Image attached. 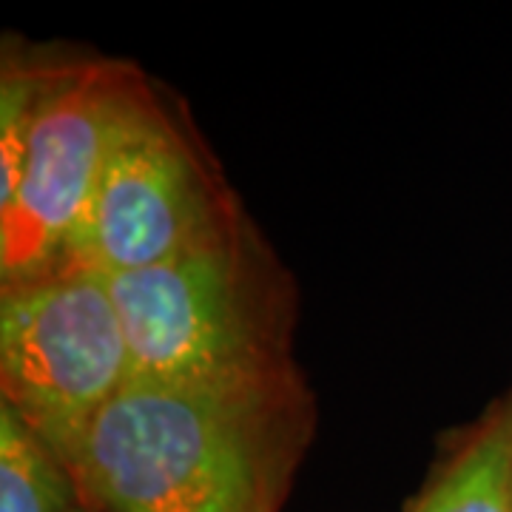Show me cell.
I'll list each match as a JSON object with an SVG mask.
<instances>
[{
	"instance_id": "obj_1",
	"label": "cell",
	"mask_w": 512,
	"mask_h": 512,
	"mask_svg": "<svg viewBox=\"0 0 512 512\" xmlns=\"http://www.w3.org/2000/svg\"><path fill=\"white\" fill-rule=\"evenodd\" d=\"M311 436L296 367L220 384L128 382L69 473L92 512H279Z\"/></svg>"
},
{
	"instance_id": "obj_2",
	"label": "cell",
	"mask_w": 512,
	"mask_h": 512,
	"mask_svg": "<svg viewBox=\"0 0 512 512\" xmlns=\"http://www.w3.org/2000/svg\"><path fill=\"white\" fill-rule=\"evenodd\" d=\"M106 282L126 333L131 382L220 384L293 367L288 282L245 220Z\"/></svg>"
},
{
	"instance_id": "obj_3",
	"label": "cell",
	"mask_w": 512,
	"mask_h": 512,
	"mask_svg": "<svg viewBox=\"0 0 512 512\" xmlns=\"http://www.w3.org/2000/svg\"><path fill=\"white\" fill-rule=\"evenodd\" d=\"M128 382L126 333L100 271L60 265L0 288V404L66 467Z\"/></svg>"
},
{
	"instance_id": "obj_4",
	"label": "cell",
	"mask_w": 512,
	"mask_h": 512,
	"mask_svg": "<svg viewBox=\"0 0 512 512\" xmlns=\"http://www.w3.org/2000/svg\"><path fill=\"white\" fill-rule=\"evenodd\" d=\"M242 220L194 134L151 94L128 106L69 265L103 276L151 268Z\"/></svg>"
},
{
	"instance_id": "obj_5",
	"label": "cell",
	"mask_w": 512,
	"mask_h": 512,
	"mask_svg": "<svg viewBox=\"0 0 512 512\" xmlns=\"http://www.w3.org/2000/svg\"><path fill=\"white\" fill-rule=\"evenodd\" d=\"M146 77L106 57L55 55L15 194L0 205V282L69 265L111 140Z\"/></svg>"
},
{
	"instance_id": "obj_6",
	"label": "cell",
	"mask_w": 512,
	"mask_h": 512,
	"mask_svg": "<svg viewBox=\"0 0 512 512\" xmlns=\"http://www.w3.org/2000/svg\"><path fill=\"white\" fill-rule=\"evenodd\" d=\"M407 512H512V461L501 407L473 427Z\"/></svg>"
},
{
	"instance_id": "obj_7",
	"label": "cell",
	"mask_w": 512,
	"mask_h": 512,
	"mask_svg": "<svg viewBox=\"0 0 512 512\" xmlns=\"http://www.w3.org/2000/svg\"><path fill=\"white\" fill-rule=\"evenodd\" d=\"M80 507L69 467L0 404V512H72Z\"/></svg>"
},
{
	"instance_id": "obj_8",
	"label": "cell",
	"mask_w": 512,
	"mask_h": 512,
	"mask_svg": "<svg viewBox=\"0 0 512 512\" xmlns=\"http://www.w3.org/2000/svg\"><path fill=\"white\" fill-rule=\"evenodd\" d=\"M55 55H20L18 49L3 52L0 72V205L15 194L20 168L29 146L40 100L49 83Z\"/></svg>"
},
{
	"instance_id": "obj_9",
	"label": "cell",
	"mask_w": 512,
	"mask_h": 512,
	"mask_svg": "<svg viewBox=\"0 0 512 512\" xmlns=\"http://www.w3.org/2000/svg\"><path fill=\"white\" fill-rule=\"evenodd\" d=\"M501 407V416H504V427H507V444H510V461H512V396L507 402L498 404Z\"/></svg>"
},
{
	"instance_id": "obj_10",
	"label": "cell",
	"mask_w": 512,
	"mask_h": 512,
	"mask_svg": "<svg viewBox=\"0 0 512 512\" xmlns=\"http://www.w3.org/2000/svg\"><path fill=\"white\" fill-rule=\"evenodd\" d=\"M72 512H92V510H86V507H77V510H72Z\"/></svg>"
}]
</instances>
